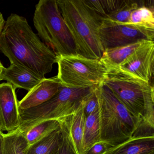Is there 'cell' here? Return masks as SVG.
Here are the masks:
<instances>
[{"mask_svg":"<svg viewBox=\"0 0 154 154\" xmlns=\"http://www.w3.org/2000/svg\"><path fill=\"white\" fill-rule=\"evenodd\" d=\"M154 30V8L147 5L140 6L131 13L126 24Z\"/></svg>","mask_w":154,"mask_h":154,"instance_id":"cell-21","label":"cell"},{"mask_svg":"<svg viewBox=\"0 0 154 154\" xmlns=\"http://www.w3.org/2000/svg\"><path fill=\"white\" fill-rule=\"evenodd\" d=\"M140 3V1L127 0L124 5L103 20H109L118 24H126L128 21L131 13L140 6L145 5V4Z\"/></svg>","mask_w":154,"mask_h":154,"instance_id":"cell-22","label":"cell"},{"mask_svg":"<svg viewBox=\"0 0 154 154\" xmlns=\"http://www.w3.org/2000/svg\"><path fill=\"white\" fill-rule=\"evenodd\" d=\"M2 154H26L28 147L24 135L18 130L9 133L0 131Z\"/></svg>","mask_w":154,"mask_h":154,"instance_id":"cell-15","label":"cell"},{"mask_svg":"<svg viewBox=\"0 0 154 154\" xmlns=\"http://www.w3.org/2000/svg\"><path fill=\"white\" fill-rule=\"evenodd\" d=\"M33 23L39 38L57 56L76 54L57 0L39 1L35 6Z\"/></svg>","mask_w":154,"mask_h":154,"instance_id":"cell-5","label":"cell"},{"mask_svg":"<svg viewBox=\"0 0 154 154\" xmlns=\"http://www.w3.org/2000/svg\"><path fill=\"white\" fill-rule=\"evenodd\" d=\"M100 133L99 142L110 147L123 145L139 136L140 119L131 113L103 83L97 86Z\"/></svg>","mask_w":154,"mask_h":154,"instance_id":"cell-2","label":"cell"},{"mask_svg":"<svg viewBox=\"0 0 154 154\" xmlns=\"http://www.w3.org/2000/svg\"><path fill=\"white\" fill-rule=\"evenodd\" d=\"M0 53L11 64L44 78L57 61V56L35 33L26 19L13 13L5 21L0 33Z\"/></svg>","mask_w":154,"mask_h":154,"instance_id":"cell-1","label":"cell"},{"mask_svg":"<svg viewBox=\"0 0 154 154\" xmlns=\"http://www.w3.org/2000/svg\"><path fill=\"white\" fill-rule=\"evenodd\" d=\"M103 83L140 120L142 127L154 129V89L150 83L120 73H109Z\"/></svg>","mask_w":154,"mask_h":154,"instance_id":"cell-4","label":"cell"},{"mask_svg":"<svg viewBox=\"0 0 154 154\" xmlns=\"http://www.w3.org/2000/svg\"><path fill=\"white\" fill-rule=\"evenodd\" d=\"M96 86L72 88L63 85L54 97L43 104L28 109H19L20 127L18 130L23 133L42 122L58 120L80 105Z\"/></svg>","mask_w":154,"mask_h":154,"instance_id":"cell-6","label":"cell"},{"mask_svg":"<svg viewBox=\"0 0 154 154\" xmlns=\"http://www.w3.org/2000/svg\"><path fill=\"white\" fill-rule=\"evenodd\" d=\"M86 98L80 105L57 120L61 132L74 154H84V133L86 117L84 111V104Z\"/></svg>","mask_w":154,"mask_h":154,"instance_id":"cell-10","label":"cell"},{"mask_svg":"<svg viewBox=\"0 0 154 154\" xmlns=\"http://www.w3.org/2000/svg\"><path fill=\"white\" fill-rule=\"evenodd\" d=\"M45 78L25 67L11 64L8 68H4L2 81H7L16 89H23L29 91Z\"/></svg>","mask_w":154,"mask_h":154,"instance_id":"cell-13","label":"cell"},{"mask_svg":"<svg viewBox=\"0 0 154 154\" xmlns=\"http://www.w3.org/2000/svg\"><path fill=\"white\" fill-rule=\"evenodd\" d=\"M57 78L62 84L72 88L98 86L103 83L108 71L99 59L76 54L57 56Z\"/></svg>","mask_w":154,"mask_h":154,"instance_id":"cell-7","label":"cell"},{"mask_svg":"<svg viewBox=\"0 0 154 154\" xmlns=\"http://www.w3.org/2000/svg\"><path fill=\"white\" fill-rule=\"evenodd\" d=\"M117 149L116 147H111L109 148V149H107L105 152L103 153L102 154H111L115 149Z\"/></svg>","mask_w":154,"mask_h":154,"instance_id":"cell-27","label":"cell"},{"mask_svg":"<svg viewBox=\"0 0 154 154\" xmlns=\"http://www.w3.org/2000/svg\"><path fill=\"white\" fill-rule=\"evenodd\" d=\"M0 154H2V153H1V140H0Z\"/></svg>","mask_w":154,"mask_h":154,"instance_id":"cell-28","label":"cell"},{"mask_svg":"<svg viewBox=\"0 0 154 154\" xmlns=\"http://www.w3.org/2000/svg\"><path fill=\"white\" fill-rule=\"evenodd\" d=\"M59 128L60 125L57 120L45 121L22 133L29 146L40 141Z\"/></svg>","mask_w":154,"mask_h":154,"instance_id":"cell-20","label":"cell"},{"mask_svg":"<svg viewBox=\"0 0 154 154\" xmlns=\"http://www.w3.org/2000/svg\"><path fill=\"white\" fill-rule=\"evenodd\" d=\"M62 139L57 154H74L67 143L65 138L62 134Z\"/></svg>","mask_w":154,"mask_h":154,"instance_id":"cell-24","label":"cell"},{"mask_svg":"<svg viewBox=\"0 0 154 154\" xmlns=\"http://www.w3.org/2000/svg\"><path fill=\"white\" fill-rule=\"evenodd\" d=\"M90 11L101 21L103 19L123 6L127 0H82Z\"/></svg>","mask_w":154,"mask_h":154,"instance_id":"cell-18","label":"cell"},{"mask_svg":"<svg viewBox=\"0 0 154 154\" xmlns=\"http://www.w3.org/2000/svg\"><path fill=\"white\" fill-rule=\"evenodd\" d=\"M62 136L59 128L40 141L28 147L26 154H57Z\"/></svg>","mask_w":154,"mask_h":154,"instance_id":"cell-17","label":"cell"},{"mask_svg":"<svg viewBox=\"0 0 154 154\" xmlns=\"http://www.w3.org/2000/svg\"><path fill=\"white\" fill-rule=\"evenodd\" d=\"M145 41L104 50L100 60L107 68L108 73L113 72L119 65Z\"/></svg>","mask_w":154,"mask_h":154,"instance_id":"cell-14","label":"cell"},{"mask_svg":"<svg viewBox=\"0 0 154 154\" xmlns=\"http://www.w3.org/2000/svg\"><path fill=\"white\" fill-rule=\"evenodd\" d=\"M98 35L103 49L122 46L145 40L154 41V30L142 27L103 20Z\"/></svg>","mask_w":154,"mask_h":154,"instance_id":"cell-8","label":"cell"},{"mask_svg":"<svg viewBox=\"0 0 154 154\" xmlns=\"http://www.w3.org/2000/svg\"><path fill=\"white\" fill-rule=\"evenodd\" d=\"M4 68L5 67L3 66L1 61H0V82L2 81V73Z\"/></svg>","mask_w":154,"mask_h":154,"instance_id":"cell-26","label":"cell"},{"mask_svg":"<svg viewBox=\"0 0 154 154\" xmlns=\"http://www.w3.org/2000/svg\"><path fill=\"white\" fill-rule=\"evenodd\" d=\"M110 148L102 142H97L92 146L85 154H102Z\"/></svg>","mask_w":154,"mask_h":154,"instance_id":"cell-23","label":"cell"},{"mask_svg":"<svg viewBox=\"0 0 154 154\" xmlns=\"http://www.w3.org/2000/svg\"><path fill=\"white\" fill-rule=\"evenodd\" d=\"M5 23V20L3 17V15L1 12H0V33H1L3 29Z\"/></svg>","mask_w":154,"mask_h":154,"instance_id":"cell-25","label":"cell"},{"mask_svg":"<svg viewBox=\"0 0 154 154\" xmlns=\"http://www.w3.org/2000/svg\"><path fill=\"white\" fill-rule=\"evenodd\" d=\"M16 88L9 83L0 84V131L6 133L20 127L19 109Z\"/></svg>","mask_w":154,"mask_h":154,"instance_id":"cell-11","label":"cell"},{"mask_svg":"<svg viewBox=\"0 0 154 154\" xmlns=\"http://www.w3.org/2000/svg\"><path fill=\"white\" fill-rule=\"evenodd\" d=\"M62 85L57 76L44 78L18 102L19 109H28L43 104L54 97Z\"/></svg>","mask_w":154,"mask_h":154,"instance_id":"cell-12","label":"cell"},{"mask_svg":"<svg viewBox=\"0 0 154 154\" xmlns=\"http://www.w3.org/2000/svg\"><path fill=\"white\" fill-rule=\"evenodd\" d=\"M154 41L146 40L112 73H120L150 83L154 76Z\"/></svg>","mask_w":154,"mask_h":154,"instance_id":"cell-9","label":"cell"},{"mask_svg":"<svg viewBox=\"0 0 154 154\" xmlns=\"http://www.w3.org/2000/svg\"><path fill=\"white\" fill-rule=\"evenodd\" d=\"M57 2L73 40L76 54L100 60L104 51L98 35L100 21L82 0Z\"/></svg>","mask_w":154,"mask_h":154,"instance_id":"cell-3","label":"cell"},{"mask_svg":"<svg viewBox=\"0 0 154 154\" xmlns=\"http://www.w3.org/2000/svg\"><path fill=\"white\" fill-rule=\"evenodd\" d=\"M100 126L99 107L85 118L84 133V154L100 140Z\"/></svg>","mask_w":154,"mask_h":154,"instance_id":"cell-19","label":"cell"},{"mask_svg":"<svg viewBox=\"0 0 154 154\" xmlns=\"http://www.w3.org/2000/svg\"><path fill=\"white\" fill-rule=\"evenodd\" d=\"M111 154H154V137L136 138L119 146Z\"/></svg>","mask_w":154,"mask_h":154,"instance_id":"cell-16","label":"cell"}]
</instances>
